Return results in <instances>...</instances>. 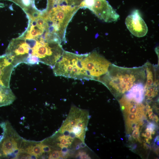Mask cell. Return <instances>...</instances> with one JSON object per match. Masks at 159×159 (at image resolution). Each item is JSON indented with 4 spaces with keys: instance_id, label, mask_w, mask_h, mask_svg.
Listing matches in <instances>:
<instances>
[{
    "instance_id": "obj_30",
    "label": "cell",
    "mask_w": 159,
    "mask_h": 159,
    "mask_svg": "<svg viewBox=\"0 0 159 159\" xmlns=\"http://www.w3.org/2000/svg\"><path fill=\"white\" fill-rule=\"evenodd\" d=\"M156 154H157V155H158L159 153V148H156L154 150Z\"/></svg>"
},
{
    "instance_id": "obj_28",
    "label": "cell",
    "mask_w": 159,
    "mask_h": 159,
    "mask_svg": "<svg viewBox=\"0 0 159 159\" xmlns=\"http://www.w3.org/2000/svg\"><path fill=\"white\" fill-rule=\"evenodd\" d=\"M126 136L128 140H132V137L130 134H127Z\"/></svg>"
},
{
    "instance_id": "obj_5",
    "label": "cell",
    "mask_w": 159,
    "mask_h": 159,
    "mask_svg": "<svg viewBox=\"0 0 159 159\" xmlns=\"http://www.w3.org/2000/svg\"><path fill=\"white\" fill-rule=\"evenodd\" d=\"M35 39V43L31 48V55L37 57L39 62L52 68L63 53L61 43L45 40L42 36Z\"/></svg>"
},
{
    "instance_id": "obj_15",
    "label": "cell",
    "mask_w": 159,
    "mask_h": 159,
    "mask_svg": "<svg viewBox=\"0 0 159 159\" xmlns=\"http://www.w3.org/2000/svg\"><path fill=\"white\" fill-rule=\"evenodd\" d=\"M31 26L27 32L24 38L26 39H36L42 35L44 32L40 29L36 25L35 21L32 20Z\"/></svg>"
},
{
    "instance_id": "obj_33",
    "label": "cell",
    "mask_w": 159,
    "mask_h": 159,
    "mask_svg": "<svg viewBox=\"0 0 159 159\" xmlns=\"http://www.w3.org/2000/svg\"><path fill=\"white\" fill-rule=\"evenodd\" d=\"M15 1H17L19 3L21 4V0H12Z\"/></svg>"
},
{
    "instance_id": "obj_34",
    "label": "cell",
    "mask_w": 159,
    "mask_h": 159,
    "mask_svg": "<svg viewBox=\"0 0 159 159\" xmlns=\"http://www.w3.org/2000/svg\"><path fill=\"white\" fill-rule=\"evenodd\" d=\"M157 141V142L156 143V145H157V146H159V140H158Z\"/></svg>"
},
{
    "instance_id": "obj_17",
    "label": "cell",
    "mask_w": 159,
    "mask_h": 159,
    "mask_svg": "<svg viewBox=\"0 0 159 159\" xmlns=\"http://www.w3.org/2000/svg\"><path fill=\"white\" fill-rule=\"evenodd\" d=\"M84 0H64L65 5L72 6H79Z\"/></svg>"
},
{
    "instance_id": "obj_3",
    "label": "cell",
    "mask_w": 159,
    "mask_h": 159,
    "mask_svg": "<svg viewBox=\"0 0 159 159\" xmlns=\"http://www.w3.org/2000/svg\"><path fill=\"white\" fill-rule=\"evenodd\" d=\"M90 119L88 112L72 105L65 120L57 132L85 144V139Z\"/></svg>"
},
{
    "instance_id": "obj_13",
    "label": "cell",
    "mask_w": 159,
    "mask_h": 159,
    "mask_svg": "<svg viewBox=\"0 0 159 159\" xmlns=\"http://www.w3.org/2000/svg\"><path fill=\"white\" fill-rule=\"evenodd\" d=\"M16 97L9 87L0 86V107L10 105Z\"/></svg>"
},
{
    "instance_id": "obj_22",
    "label": "cell",
    "mask_w": 159,
    "mask_h": 159,
    "mask_svg": "<svg viewBox=\"0 0 159 159\" xmlns=\"http://www.w3.org/2000/svg\"><path fill=\"white\" fill-rule=\"evenodd\" d=\"M145 133H143L142 136L143 137L147 138L150 139H152V138L151 135V132L150 131H146Z\"/></svg>"
},
{
    "instance_id": "obj_25",
    "label": "cell",
    "mask_w": 159,
    "mask_h": 159,
    "mask_svg": "<svg viewBox=\"0 0 159 159\" xmlns=\"http://www.w3.org/2000/svg\"><path fill=\"white\" fill-rule=\"evenodd\" d=\"M137 147V145L136 144H132L130 146V147L131 149L132 150H135L136 148Z\"/></svg>"
},
{
    "instance_id": "obj_1",
    "label": "cell",
    "mask_w": 159,
    "mask_h": 159,
    "mask_svg": "<svg viewBox=\"0 0 159 159\" xmlns=\"http://www.w3.org/2000/svg\"><path fill=\"white\" fill-rule=\"evenodd\" d=\"M146 77L144 67L126 68L111 64L107 72L97 81L111 92L121 94L127 92L135 84L143 83Z\"/></svg>"
},
{
    "instance_id": "obj_26",
    "label": "cell",
    "mask_w": 159,
    "mask_h": 159,
    "mask_svg": "<svg viewBox=\"0 0 159 159\" xmlns=\"http://www.w3.org/2000/svg\"><path fill=\"white\" fill-rule=\"evenodd\" d=\"M148 112L149 115H152L153 114L152 109L151 108L149 109L148 110Z\"/></svg>"
},
{
    "instance_id": "obj_19",
    "label": "cell",
    "mask_w": 159,
    "mask_h": 159,
    "mask_svg": "<svg viewBox=\"0 0 159 159\" xmlns=\"http://www.w3.org/2000/svg\"><path fill=\"white\" fill-rule=\"evenodd\" d=\"M147 128L145 131H150L152 132L155 130L157 127H158L155 123L153 122H149L147 125Z\"/></svg>"
},
{
    "instance_id": "obj_16",
    "label": "cell",
    "mask_w": 159,
    "mask_h": 159,
    "mask_svg": "<svg viewBox=\"0 0 159 159\" xmlns=\"http://www.w3.org/2000/svg\"><path fill=\"white\" fill-rule=\"evenodd\" d=\"M48 158L51 159L63 158L62 151L61 150H52L49 153Z\"/></svg>"
},
{
    "instance_id": "obj_18",
    "label": "cell",
    "mask_w": 159,
    "mask_h": 159,
    "mask_svg": "<svg viewBox=\"0 0 159 159\" xmlns=\"http://www.w3.org/2000/svg\"><path fill=\"white\" fill-rule=\"evenodd\" d=\"M130 121H139L138 119L136 114L134 113H129L127 117L126 120Z\"/></svg>"
},
{
    "instance_id": "obj_6",
    "label": "cell",
    "mask_w": 159,
    "mask_h": 159,
    "mask_svg": "<svg viewBox=\"0 0 159 159\" xmlns=\"http://www.w3.org/2000/svg\"><path fill=\"white\" fill-rule=\"evenodd\" d=\"M1 124L3 129L4 133L0 142V152L4 157L18 158L23 139L8 122H2Z\"/></svg>"
},
{
    "instance_id": "obj_20",
    "label": "cell",
    "mask_w": 159,
    "mask_h": 159,
    "mask_svg": "<svg viewBox=\"0 0 159 159\" xmlns=\"http://www.w3.org/2000/svg\"><path fill=\"white\" fill-rule=\"evenodd\" d=\"M139 126H138L134 130L132 133L133 138L136 141L138 140L140 138V132L139 131Z\"/></svg>"
},
{
    "instance_id": "obj_4",
    "label": "cell",
    "mask_w": 159,
    "mask_h": 159,
    "mask_svg": "<svg viewBox=\"0 0 159 159\" xmlns=\"http://www.w3.org/2000/svg\"><path fill=\"white\" fill-rule=\"evenodd\" d=\"M85 55L64 50L62 56L52 68L54 75L74 79L90 80L82 64Z\"/></svg>"
},
{
    "instance_id": "obj_29",
    "label": "cell",
    "mask_w": 159,
    "mask_h": 159,
    "mask_svg": "<svg viewBox=\"0 0 159 159\" xmlns=\"http://www.w3.org/2000/svg\"><path fill=\"white\" fill-rule=\"evenodd\" d=\"M159 140V136H157L154 139V143H155L157 141Z\"/></svg>"
},
{
    "instance_id": "obj_9",
    "label": "cell",
    "mask_w": 159,
    "mask_h": 159,
    "mask_svg": "<svg viewBox=\"0 0 159 159\" xmlns=\"http://www.w3.org/2000/svg\"><path fill=\"white\" fill-rule=\"evenodd\" d=\"M31 49L26 39L12 40L6 51L5 54L14 67L21 63H25L31 55Z\"/></svg>"
},
{
    "instance_id": "obj_14",
    "label": "cell",
    "mask_w": 159,
    "mask_h": 159,
    "mask_svg": "<svg viewBox=\"0 0 159 159\" xmlns=\"http://www.w3.org/2000/svg\"><path fill=\"white\" fill-rule=\"evenodd\" d=\"M144 66L146 74V83L145 86V90L155 83L158 82V80H156L155 72L154 70L153 67L152 68V65H150L149 63H146Z\"/></svg>"
},
{
    "instance_id": "obj_21",
    "label": "cell",
    "mask_w": 159,
    "mask_h": 159,
    "mask_svg": "<svg viewBox=\"0 0 159 159\" xmlns=\"http://www.w3.org/2000/svg\"><path fill=\"white\" fill-rule=\"evenodd\" d=\"M76 158L80 159H90V157L85 152H80L76 155Z\"/></svg>"
},
{
    "instance_id": "obj_31",
    "label": "cell",
    "mask_w": 159,
    "mask_h": 159,
    "mask_svg": "<svg viewBox=\"0 0 159 159\" xmlns=\"http://www.w3.org/2000/svg\"><path fill=\"white\" fill-rule=\"evenodd\" d=\"M149 117L150 119L153 120L154 118V115H149Z\"/></svg>"
},
{
    "instance_id": "obj_12",
    "label": "cell",
    "mask_w": 159,
    "mask_h": 159,
    "mask_svg": "<svg viewBox=\"0 0 159 159\" xmlns=\"http://www.w3.org/2000/svg\"><path fill=\"white\" fill-rule=\"evenodd\" d=\"M145 86L143 83L134 85L126 92L125 96L129 100H132L138 103H141L144 97Z\"/></svg>"
},
{
    "instance_id": "obj_7",
    "label": "cell",
    "mask_w": 159,
    "mask_h": 159,
    "mask_svg": "<svg viewBox=\"0 0 159 159\" xmlns=\"http://www.w3.org/2000/svg\"><path fill=\"white\" fill-rule=\"evenodd\" d=\"M82 64L90 80H96L107 72L111 64L96 51L85 54Z\"/></svg>"
},
{
    "instance_id": "obj_8",
    "label": "cell",
    "mask_w": 159,
    "mask_h": 159,
    "mask_svg": "<svg viewBox=\"0 0 159 159\" xmlns=\"http://www.w3.org/2000/svg\"><path fill=\"white\" fill-rule=\"evenodd\" d=\"M92 11L99 18L106 22L117 21L119 15L106 0H84L79 6Z\"/></svg>"
},
{
    "instance_id": "obj_10",
    "label": "cell",
    "mask_w": 159,
    "mask_h": 159,
    "mask_svg": "<svg viewBox=\"0 0 159 159\" xmlns=\"http://www.w3.org/2000/svg\"><path fill=\"white\" fill-rule=\"evenodd\" d=\"M125 24L130 32L137 37H144L148 32L147 26L141 17L138 10H134L131 14L127 16Z\"/></svg>"
},
{
    "instance_id": "obj_11",
    "label": "cell",
    "mask_w": 159,
    "mask_h": 159,
    "mask_svg": "<svg viewBox=\"0 0 159 159\" xmlns=\"http://www.w3.org/2000/svg\"><path fill=\"white\" fill-rule=\"evenodd\" d=\"M14 67L5 54L0 56V86L9 87Z\"/></svg>"
},
{
    "instance_id": "obj_32",
    "label": "cell",
    "mask_w": 159,
    "mask_h": 159,
    "mask_svg": "<svg viewBox=\"0 0 159 159\" xmlns=\"http://www.w3.org/2000/svg\"><path fill=\"white\" fill-rule=\"evenodd\" d=\"M145 140L146 142H145L149 144L150 143V142L149 141V139L148 138H146L145 139Z\"/></svg>"
},
{
    "instance_id": "obj_24",
    "label": "cell",
    "mask_w": 159,
    "mask_h": 159,
    "mask_svg": "<svg viewBox=\"0 0 159 159\" xmlns=\"http://www.w3.org/2000/svg\"><path fill=\"white\" fill-rule=\"evenodd\" d=\"M144 147L145 148L148 149L149 148H151V146L150 145V144L148 143H147L145 142L143 143Z\"/></svg>"
},
{
    "instance_id": "obj_2",
    "label": "cell",
    "mask_w": 159,
    "mask_h": 159,
    "mask_svg": "<svg viewBox=\"0 0 159 159\" xmlns=\"http://www.w3.org/2000/svg\"><path fill=\"white\" fill-rule=\"evenodd\" d=\"M80 8V6L63 4L52 8L44 14L48 25L47 31L55 34L62 43H66L65 34L67 26Z\"/></svg>"
},
{
    "instance_id": "obj_27",
    "label": "cell",
    "mask_w": 159,
    "mask_h": 159,
    "mask_svg": "<svg viewBox=\"0 0 159 159\" xmlns=\"http://www.w3.org/2000/svg\"><path fill=\"white\" fill-rule=\"evenodd\" d=\"M153 120L156 122L157 123L159 120V119L158 116L155 115H154V118Z\"/></svg>"
},
{
    "instance_id": "obj_23",
    "label": "cell",
    "mask_w": 159,
    "mask_h": 159,
    "mask_svg": "<svg viewBox=\"0 0 159 159\" xmlns=\"http://www.w3.org/2000/svg\"><path fill=\"white\" fill-rule=\"evenodd\" d=\"M31 3H32V0H21L22 6H24L25 7L29 6Z\"/></svg>"
}]
</instances>
